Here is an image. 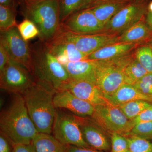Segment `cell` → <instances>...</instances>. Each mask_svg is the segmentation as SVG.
Masks as SVG:
<instances>
[{
    "label": "cell",
    "mask_w": 152,
    "mask_h": 152,
    "mask_svg": "<svg viewBox=\"0 0 152 152\" xmlns=\"http://www.w3.org/2000/svg\"><path fill=\"white\" fill-rule=\"evenodd\" d=\"M1 132L14 146L29 145L38 132L30 118L23 96L15 94L9 107L2 112Z\"/></svg>",
    "instance_id": "cell-1"
},
{
    "label": "cell",
    "mask_w": 152,
    "mask_h": 152,
    "mask_svg": "<svg viewBox=\"0 0 152 152\" xmlns=\"http://www.w3.org/2000/svg\"><path fill=\"white\" fill-rule=\"evenodd\" d=\"M32 50V75L36 83L56 92L63 90L72 80L64 66L45 43L41 41Z\"/></svg>",
    "instance_id": "cell-2"
},
{
    "label": "cell",
    "mask_w": 152,
    "mask_h": 152,
    "mask_svg": "<svg viewBox=\"0 0 152 152\" xmlns=\"http://www.w3.org/2000/svg\"><path fill=\"white\" fill-rule=\"evenodd\" d=\"M56 92L35 83L22 94L28 113L38 132L52 133L56 109L54 104Z\"/></svg>",
    "instance_id": "cell-3"
},
{
    "label": "cell",
    "mask_w": 152,
    "mask_h": 152,
    "mask_svg": "<svg viewBox=\"0 0 152 152\" xmlns=\"http://www.w3.org/2000/svg\"><path fill=\"white\" fill-rule=\"evenodd\" d=\"M25 18L32 21L39 32L41 42L48 43L58 34L61 28L59 0H43L29 6H24Z\"/></svg>",
    "instance_id": "cell-4"
},
{
    "label": "cell",
    "mask_w": 152,
    "mask_h": 152,
    "mask_svg": "<svg viewBox=\"0 0 152 152\" xmlns=\"http://www.w3.org/2000/svg\"><path fill=\"white\" fill-rule=\"evenodd\" d=\"M132 58L128 55L114 59L95 61L96 85L104 96L112 95L126 83L124 69Z\"/></svg>",
    "instance_id": "cell-5"
},
{
    "label": "cell",
    "mask_w": 152,
    "mask_h": 152,
    "mask_svg": "<svg viewBox=\"0 0 152 152\" xmlns=\"http://www.w3.org/2000/svg\"><path fill=\"white\" fill-rule=\"evenodd\" d=\"M52 133L65 145L91 148L84 140L76 116L66 110L56 109Z\"/></svg>",
    "instance_id": "cell-6"
},
{
    "label": "cell",
    "mask_w": 152,
    "mask_h": 152,
    "mask_svg": "<svg viewBox=\"0 0 152 152\" xmlns=\"http://www.w3.org/2000/svg\"><path fill=\"white\" fill-rule=\"evenodd\" d=\"M92 119L108 134L117 133L127 135L133 126L118 106L109 103L95 106Z\"/></svg>",
    "instance_id": "cell-7"
},
{
    "label": "cell",
    "mask_w": 152,
    "mask_h": 152,
    "mask_svg": "<svg viewBox=\"0 0 152 152\" xmlns=\"http://www.w3.org/2000/svg\"><path fill=\"white\" fill-rule=\"evenodd\" d=\"M35 83L28 70L10 59L0 72L1 88L15 94H23Z\"/></svg>",
    "instance_id": "cell-8"
},
{
    "label": "cell",
    "mask_w": 152,
    "mask_h": 152,
    "mask_svg": "<svg viewBox=\"0 0 152 152\" xmlns=\"http://www.w3.org/2000/svg\"><path fill=\"white\" fill-rule=\"evenodd\" d=\"M0 44L12 61L21 65L32 74V50L20 34L17 27L1 32Z\"/></svg>",
    "instance_id": "cell-9"
},
{
    "label": "cell",
    "mask_w": 152,
    "mask_h": 152,
    "mask_svg": "<svg viewBox=\"0 0 152 152\" xmlns=\"http://www.w3.org/2000/svg\"><path fill=\"white\" fill-rule=\"evenodd\" d=\"M59 34L67 40L73 43L77 49L88 56L102 48L119 42L116 35L80 34L66 31L60 28Z\"/></svg>",
    "instance_id": "cell-10"
},
{
    "label": "cell",
    "mask_w": 152,
    "mask_h": 152,
    "mask_svg": "<svg viewBox=\"0 0 152 152\" xmlns=\"http://www.w3.org/2000/svg\"><path fill=\"white\" fill-rule=\"evenodd\" d=\"M104 28L91 9L89 8L72 15L61 25L60 28L75 34H91L100 32Z\"/></svg>",
    "instance_id": "cell-11"
},
{
    "label": "cell",
    "mask_w": 152,
    "mask_h": 152,
    "mask_svg": "<svg viewBox=\"0 0 152 152\" xmlns=\"http://www.w3.org/2000/svg\"><path fill=\"white\" fill-rule=\"evenodd\" d=\"M76 116L84 140L91 148L105 152L111 150L110 135L91 117Z\"/></svg>",
    "instance_id": "cell-12"
},
{
    "label": "cell",
    "mask_w": 152,
    "mask_h": 152,
    "mask_svg": "<svg viewBox=\"0 0 152 152\" xmlns=\"http://www.w3.org/2000/svg\"><path fill=\"white\" fill-rule=\"evenodd\" d=\"M56 109H63L77 116L91 117L95 111V106L75 96L66 90L57 91L53 98Z\"/></svg>",
    "instance_id": "cell-13"
},
{
    "label": "cell",
    "mask_w": 152,
    "mask_h": 152,
    "mask_svg": "<svg viewBox=\"0 0 152 152\" xmlns=\"http://www.w3.org/2000/svg\"><path fill=\"white\" fill-rule=\"evenodd\" d=\"M145 7L137 4L127 5L108 22L105 29L113 32H124L140 21L145 13Z\"/></svg>",
    "instance_id": "cell-14"
},
{
    "label": "cell",
    "mask_w": 152,
    "mask_h": 152,
    "mask_svg": "<svg viewBox=\"0 0 152 152\" xmlns=\"http://www.w3.org/2000/svg\"><path fill=\"white\" fill-rule=\"evenodd\" d=\"M45 43L62 64L68 62L88 60V56L79 50L73 43L66 40L59 33L51 41Z\"/></svg>",
    "instance_id": "cell-15"
},
{
    "label": "cell",
    "mask_w": 152,
    "mask_h": 152,
    "mask_svg": "<svg viewBox=\"0 0 152 152\" xmlns=\"http://www.w3.org/2000/svg\"><path fill=\"white\" fill-rule=\"evenodd\" d=\"M75 96L94 106L108 103L97 85L86 81L71 80L64 87Z\"/></svg>",
    "instance_id": "cell-16"
},
{
    "label": "cell",
    "mask_w": 152,
    "mask_h": 152,
    "mask_svg": "<svg viewBox=\"0 0 152 152\" xmlns=\"http://www.w3.org/2000/svg\"><path fill=\"white\" fill-rule=\"evenodd\" d=\"M71 80L86 81L96 84L95 61L86 60L76 62H68L62 64Z\"/></svg>",
    "instance_id": "cell-17"
},
{
    "label": "cell",
    "mask_w": 152,
    "mask_h": 152,
    "mask_svg": "<svg viewBox=\"0 0 152 152\" xmlns=\"http://www.w3.org/2000/svg\"><path fill=\"white\" fill-rule=\"evenodd\" d=\"M109 104L119 106L131 101L143 100L152 103V99L144 95L133 85L124 83L110 96H104Z\"/></svg>",
    "instance_id": "cell-18"
},
{
    "label": "cell",
    "mask_w": 152,
    "mask_h": 152,
    "mask_svg": "<svg viewBox=\"0 0 152 152\" xmlns=\"http://www.w3.org/2000/svg\"><path fill=\"white\" fill-rule=\"evenodd\" d=\"M137 45L132 43H116L107 46L88 56L91 61L114 59L128 55Z\"/></svg>",
    "instance_id": "cell-19"
},
{
    "label": "cell",
    "mask_w": 152,
    "mask_h": 152,
    "mask_svg": "<svg viewBox=\"0 0 152 152\" xmlns=\"http://www.w3.org/2000/svg\"><path fill=\"white\" fill-rule=\"evenodd\" d=\"M32 143L36 152H66L67 146L60 142L53 136L38 133Z\"/></svg>",
    "instance_id": "cell-20"
},
{
    "label": "cell",
    "mask_w": 152,
    "mask_h": 152,
    "mask_svg": "<svg viewBox=\"0 0 152 152\" xmlns=\"http://www.w3.org/2000/svg\"><path fill=\"white\" fill-rule=\"evenodd\" d=\"M151 30L146 24L139 21L124 32L119 38V42L136 43L142 42L150 36Z\"/></svg>",
    "instance_id": "cell-21"
},
{
    "label": "cell",
    "mask_w": 152,
    "mask_h": 152,
    "mask_svg": "<svg viewBox=\"0 0 152 152\" xmlns=\"http://www.w3.org/2000/svg\"><path fill=\"white\" fill-rule=\"evenodd\" d=\"M125 6L126 4L121 2H110L99 4L90 8L96 18L105 26L112 18Z\"/></svg>",
    "instance_id": "cell-22"
},
{
    "label": "cell",
    "mask_w": 152,
    "mask_h": 152,
    "mask_svg": "<svg viewBox=\"0 0 152 152\" xmlns=\"http://www.w3.org/2000/svg\"><path fill=\"white\" fill-rule=\"evenodd\" d=\"M61 25L72 15L90 8L91 0H59Z\"/></svg>",
    "instance_id": "cell-23"
},
{
    "label": "cell",
    "mask_w": 152,
    "mask_h": 152,
    "mask_svg": "<svg viewBox=\"0 0 152 152\" xmlns=\"http://www.w3.org/2000/svg\"><path fill=\"white\" fill-rule=\"evenodd\" d=\"M126 83L133 85L148 73L135 58L132 59L124 69Z\"/></svg>",
    "instance_id": "cell-24"
},
{
    "label": "cell",
    "mask_w": 152,
    "mask_h": 152,
    "mask_svg": "<svg viewBox=\"0 0 152 152\" xmlns=\"http://www.w3.org/2000/svg\"><path fill=\"white\" fill-rule=\"evenodd\" d=\"M152 105V103L143 100H136L118 106L129 120L132 121Z\"/></svg>",
    "instance_id": "cell-25"
},
{
    "label": "cell",
    "mask_w": 152,
    "mask_h": 152,
    "mask_svg": "<svg viewBox=\"0 0 152 152\" xmlns=\"http://www.w3.org/2000/svg\"><path fill=\"white\" fill-rule=\"evenodd\" d=\"M16 9L0 5V31H7L17 27Z\"/></svg>",
    "instance_id": "cell-26"
},
{
    "label": "cell",
    "mask_w": 152,
    "mask_h": 152,
    "mask_svg": "<svg viewBox=\"0 0 152 152\" xmlns=\"http://www.w3.org/2000/svg\"><path fill=\"white\" fill-rule=\"evenodd\" d=\"M135 58L148 72L152 73V43L138 48L135 53Z\"/></svg>",
    "instance_id": "cell-27"
},
{
    "label": "cell",
    "mask_w": 152,
    "mask_h": 152,
    "mask_svg": "<svg viewBox=\"0 0 152 152\" xmlns=\"http://www.w3.org/2000/svg\"><path fill=\"white\" fill-rule=\"evenodd\" d=\"M131 152H152V142L148 140L133 135L126 136Z\"/></svg>",
    "instance_id": "cell-28"
},
{
    "label": "cell",
    "mask_w": 152,
    "mask_h": 152,
    "mask_svg": "<svg viewBox=\"0 0 152 152\" xmlns=\"http://www.w3.org/2000/svg\"><path fill=\"white\" fill-rule=\"evenodd\" d=\"M20 34L24 40L28 42L37 36L39 32L35 24L29 19L25 18L17 26Z\"/></svg>",
    "instance_id": "cell-29"
},
{
    "label": "cell",
    "mask_w": 152,
    "mask_h": 152,
    "mask_svg": "<svg viewBox=\"0 0 152 152\" xmlns=\"http://www.w3.org/2000/svg\"><path fill=\"white\" fill-rule=\"evenodd\" d=\"M127 135L135 136L145 140H152V122L137 124Z\"/></svg>",
    "instance_id": "cell-30"
},
{
    "label": "cell",
    "mask_w": 152,
    "mask_h": 152,
    "mask_svg": "<svg viewBox=\"0 0 152 152\" xmlns=\"http://www.w3.org/2000/svg\"><path fill=\"white\" fill-rule=\"evenodd\" d=\"M111 150V152H124L129 150V142L126 136L117 133L110 135Z\"/></svg>",
    "instance_id": "cell-31"
},
{
    "label": "cell",
    "mask_w": 152,
    "mask_h": 152,
    "mask_svg": "<svg viewBox=\"0 0 152 152\" xmlns=\"http://www.w3.org/2000/svg\"><path fill=\"white\" fill-rule=\"evenodd\" d=\"M133 86L144 95L152 99V73L147 74Z\"/></svg>",
    "instance_id": "cell-32"
},
{
    "label": "cell",
    "mask_w": 152,
    "mask_h": 152,
    "mask_svg": "<svg viewBox=\"0 0 152 152\" xmlns=\"http://www.w3.org/2000/svg\"><path fill=\"white\" fill-rule=\"evenodd\" d=\"M133 127L139 123L152 122V105L132 120Z\"/></svg>",
    "instance_id": "cell-33"
},
{
    "label": "cell",
    "mask_w": 152,
    "mask_h": 152,
    "mask_svg": "<svg viewBox=\"0 0 152 152\" xmlns=\"http://www.w3.org/2000/svg\"><path fill=\"white\" fill-rule=\"evenodd\" d=\"M9 59L8 54L5 49L0 44V72L4 69Z\"/></svg>",
    "instance_id": "cell-34"
},
{
    "label": "cell",
    "mask_w": 152,
    "mask_h": 152,
    "mask_svg": "<svg viewBox=\"0 0 152 152\" xmlns=\"http://www.w3.org/2000/svg\"><path fill=\"white\" fill-rule=\"evenodd\" d=\"M66 152H108L98 151L91 148H84L74 145H67Z\"/></svg>",
    "instance_id": "cell-35"
},
{
    "label": "cell",
    "mask_w": 152,
    "mask_h": 152,
    "mask_svg": "<svg viewBox=\"0 0 152 152\" xmlns=\"http://www.w3.org/2000/svg\"><path fill=\"white\" fill-rule=\"evenodd\" d=\"M10 145L8 139L1 132L0 134V152H11Z\"/></svg>",
    "instance_id": "cell-36"
},
{
    "label": "cell",
    "mask_w": 152,
    "mask_h": 152,
    "mask_svg": "<svg viewBox=\"0 0 152 152\" xmlns=\"http://www.w3.org/2000/svg\"><path fill=\"white\" fill-rule=\"evenodd\" d=\"M13 147L12 152H36L32 143L29 145H17Z\"/></svg>",
    "instance_id": "cell-37"
},
{
    "label": "cell",
    "mask_w": 152,
    "mask_h": 152,
    "mask_svg": "<svg viewBox=\"0 0 152 152\" xmlns=\"http://www.w3.org/2000/svg\"><path fill=\"white\" fill-rule=\"evenodd\" d=\"M19 0H0V5L16 9Z\"/></svg>",
    "instance_id": "cell-38"
},
{
    "label": "cell",
    "mask_w": 152,
    "mask_h": 152,
    "mask_svg": "<svg viewBox=\"0 0 152 152\" xmlns=\"http://www.w3.org/2000/svg\"><path fill=\"white\" fill-rule=\"evenodd\" d=\"M146 25L149 29L152 31V13H148L146 18Z\"/></svg>",
    "instance_id": "cell-39"
},
{
    "label": "cell",
    "mask_w": 152,
    "mask_h": 152,
    "mask_svg": "<svg viewBox=\"0 0 152 152\" xmlns=\"http://www.w3.org/2000/svg\"><path fill=\"white\" fill-rule=\"evenodd\" d=\"M43 0H19L20 2L23 3L24 6H29L34 4Z\"/></svg>",
    "instance_id": "cell-40"
},
{
    "label": "cell",
    "mask_w": 152,
    "mask_h": 152,
    "mask_svg": "<svg viewBox=\"0 0 152 152\" xmlns=\"http://www.w3.org/2000/svg\"><path fill=\"white\" fill-rule=\"evenodd\" d=\"M109 0H91L92 5L94 4H96L99 2L105 1H108Z\"/></svg>",
    "instance_id": "cell-41"
},
{
    "label": "cell",
    "mask_w": 152,
    "mask_h": 152,
    "mask_svg": "<svg viewBox=\"0 0 152 152\" xmlns=\"http://www.w3.org/2000/svg\"><path fill=\"white\" fill-rule=\"evenodd\" d=\"M148 9L150 12L152 13V1L149 5Z\"/></svg>",
    "instance_id": "cell-42"
},
{
    "label": "cell",
    "mask_w": 152,
    "mask_h": 152,
    "mask_svg": "<svg viewBox=\"0 0 152 152\" xmlns=\"http://www.w3.org/2000/svg\"><path fill=\"white\" fill-rule=\"evenodd\" d=\"M124 152H131V151H129V150H128L127 151H126Z\"/></svg>",
    "instance_id": "cell-43"
}]
</instances>
